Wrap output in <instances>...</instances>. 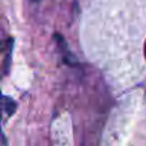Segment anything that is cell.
I'll return each instance as SVG.
<instances>
[{
	"label": "cell",
	"instance_id": "obj_1",
	"mask_svg": "<svg viewBox=\"0 0 146 146\" xmlns=\"http://www.w3.org/2000/svg\"><path fill=\"white\" fill-rule=\"evenodd\" d=\"M143 52H145V57H146V43H145V49H143Z\"/></svg>",
	"mask_w": 146,
	"mask_h": 146
},
{
	"label": "cell",
	"instance_id": "obj_2",
	"mask_svg": "<svg viewBox=\"0 0 146 146\" xmlns=\"http://www.w3.org/2000/svg\"><path fill=\"white\" fill-rule=\"evenodd\" d=\"M35 2H40V0H35Z\"/></svg>",
	"mask_w": 146,
	"mask_h": 146
}]
</instances>
